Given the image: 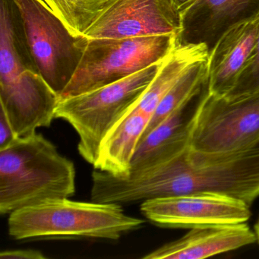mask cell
<instances>
[{
  "label": "cell",
  "mask_w": 259,
  "mask_h": 259,
  "mask_svg": "<svg viewBox=\"0 0 259 259\" xmlns=\"http://www.w3.org/2000/svg\"><path fill=\"white\" fill-rule=\"evenodd\" d=\"M98 193L104 203L122 205L192 193H213L251 206L259 196V142L240 151L201 153L188 148L161 164L128 175L103 172Z\"/></svg>",
  "instance_id": "6da1fadb"
},
{
  "label": "cell",
  "mask_w": 259,
  "mask_h": 259,
  "mask_svg": "<svg viewBox=\"0 0 259 259\" xmlns=\"http://www.w3.org/2000/svg\"><path fill=\"white\" fill-rule=\"evenodd\" d=\"M58 100L30 54L13 0H0V110L16 137L51 126Z\"/></svg>",
  "instance_id": "7a4b0ae2"
},
{
  "label": "cell",
  "mask_w": 259,
  "mask_h": 259,
  "mask_svg": "<svg viewBox=\"0 0 259 259\" xmlns=\"http://www.w3.org/2000/svg\"><path fill=\"white\" fill-rule=\"evenodd\" d=\"M75 177L73 162L43 135L16 138L0 149V213L71 198Z\"/></svg>",
  "instance_id": "3957f363"
},
{
  "label": "cell",
  "mask_w": 259,
  "mask_h": 259,
  "mask_svg": "<svg viewBox=\"0 0 259 259\" xmlns=\"http://www.w3.org/2000/svg\"><path fill=\"white\" fill-rule=\"evenodd\" d=\"M145 221L113 203L51 200L10 213L9 233L17 240L96 239L119 240Z\"/></svg>",
  "instance_id": "277c9868"
},
{
  "label": "cell",
  "mask_w": 259,
  "mask_h": 259,
  "mask_svg": "<svg viewBox=\"0 0 259 259\" xmlns=\"http://www.w3.org/2000/svg\"><path fill=\"white\" fill-rule=\"evenodd\" d=\"M162 63L100 89L58 100L55 118L69 122L75 130L78 152L88 163L95 164L103 139L137 102Z\"/></svg>",
  "instance_id": "5b68a950"
},
{
  "label": "cell",
  "mask_w": 259,
  "mask_h": 259,
  "mask_svg": "<svg viewBox=\"0 0 259 259\" xmlns=\"http://www.w3.org/2000/svg\"><path fill=\"white\" fill-rule=\"evenodd\" d=\"M176 47L175 35L89 39L79 65L59 100L124 79L162 63Z\"/></svg>",
  "instance_id": "8992f818"
},
{
  "label": "cell",
  "mask_w": 259,
  "mask_h": 259,
  "mask_svg": "<svg viewBox=\"0 0 259 259\" xmlns=\"http://www.w3.org/2000/svg\"><path fill=\"white\" fill-rule=\"evenodd\" d=\"M13 2L39 73L59 98L79 65L89 38L71 32L42 0Z\"/></svg>",
  "instance_id": "52a82bcc"
},
{
  "label": "cell",
  "mask_w": 259,
  "mask_h": 259,
  "mask_svg": "<svg viewBox=\"0 0 259 259\" xmlns=\"http://www.w3.org/2000/svg\"><path fill=\"white\" fill-rule=\"evenodd\" d=\"M259 142V91L234 98L209 94L192 130L189 148L201 153L233 152Z\"/></svg>",
  "instance_id": "ba28073f"
},
{
  "label": "cell",
  "mask_w": 259,
  "mask_h": 259,
  "mask_svg": "<svg viewBox=\"0 0 259 259\" xmlns=\"http://www.w3.org/2000/svg\"><path fill=\"white\" fill-rule=\"evenodd\" d=\"M140 210L153 224L170 228L243 224L251 214L244 201L213 193L153 198L142 202Z\"/></svg>",
  "instance_id": "9c48e42d"
},
{
  "label": "cell",
  "mask_w": 259,
  "mask_h": 259,
  "mask_svg": "<svg viewBox=\"0 0 259 259\" xmlns=\"http://www.w3.org/2000/svg\"><path fill=\"white\" fill-rule=\"evenodd\" d=\"M181 14L172 0H111L84 36L87 38H131L175 35Z\"/></svg>",
  "instance_id": "30bf717a"
},
{
  "label": "cell",
  "mask_w": 259,
  "mask_h": 259,
  "mask_svg": "<svg viewBox=\"0 0 259 259\" xmlns=\"http://www.w3.org/2000/svg\"><path fill=\"white\" fill-rule=\"evenodd\" d=\"M257 17L259 0H195L181 15L176 47L204 45L210 55L227 31Z\"/></svg>",
  "instance_id": "8fae6325"
},
{
  "label": "cell",
  "mask_w": 259,
  "mask_h": 259,
  "mask_svg": "<svg viewBox=\"0 0 259 259\" xmlns=\"http://www.w3.org/2000/svg\"><path fill=\"white\" fill-rule=\"evenodd\" d=\"M209 94L207 81L178 110L141 139L131 171L161 164L188 149L198 112Z\"/></svg>",
  "instance_id": "7c38bea8"
},
{
  "label": "cell",
  "mask_w": 259,
  "mask_h": 259,
  "mask_svg": "<svg viewBox=\"0 0 259 259\" xmlns=\"http://www.w3.org/2000/svg\"><path fill=\"white\" fill-rule=\"evenodd\" d=\"M255 233L245 223L190 229L184 236L144 256V259H201L251 245Z\"/></svg>",
  "instance_id": "4fadbf2b"
},
{
  "label": "cell",
  "mask_w": 259,
  "mask_h": 259,
  "mask_svg": "<svg viewBox=\"0 0 259 259\" xmlns=\"http://www.w3.org/2000/svg\"><path fill=\"white\" fill-rule=\"evenodd\" d=\"M259 34V17L227 31L208 57L210 94L224 97L232 90L254 51Z\"/></svg>",
  "instance_id": "5bb4252c"
},
{
  "label": "cell",
  "mask_w": 259,
  "mask_h": 259,
  "mask_svg": "<svg viewBox=\"0 0 259 259\" xmlns=\"http://www.w3.org/2000/svg\"><path fill=\"white\" fill-rule=\"evenodd\" d=\"M151 118L131 110L109 131L101 142L95 169L115 176L128 175L136 148Z\"/></svg>",
  "instance_id": "9a60e30c"
},
{
  "label": "cell",
  "mask_w": 259,
  "mask_h": 259,
  "mask_svg": "<svg viewBox=\"0 0 259 259\" xmlns=\"http://www.w3.org/2000/svg\"><path fill=\"white\" fill-rule=\"evenodd\" d=\"M207 81L208 57L192 65L169 89L151 116L142 139L178 110Z\"/></svg>",
  "instance_id": "2e32d148"
},
{
  "label": "cell",
  "mask_w": 259,
  "mask_h": 259,
  "mask_svg": "<svg viewBox=\"0 0 259 259\" xmlns=\"http://www.w3.org/2000/svg\"><path fill=\"white\" fill-rule=\"evenodd\" d=\"M76 36H84L111 0H42Z\"/></svg>",
  "instance_id": "e0dca14e"
},
{
  "label": "cell",
  "mask_w": 259,
  "mask_h": 259,
  "mask_svg": "<svg viewBox=\"0 0 259 259\" xmlns=\"http://www.w3.org/2000/svg\"><path fill=\"white\" fill-rule=\"evenodd\" d=\"M259 91V34L254 51L234 87L226 98H234Z\"/></svg>",
  "instance_id": "ac0fdd59"
},
{
  "label": "cell",
  "mask_w": 259,
  "mask_h": 259,
  "mask_svg": "<svg viewBox=\"0 0 259 259\" xmlns=\"http://www.w3.org/2000/svg\"><path fill=\"white\" fill-rule=\"evenodd\" d=\"M2 259H45L46 256L42 251L36 249L7 250L0 252Z\"/></svg>",
  "instance_id": "d6986e66"
},
{
  "label": "cell",
  "mask_w": 259,
  "mask_h": 259,
  "mask_svg": "<svg viewBox=\"0 0 259 259\" xmlns=\"http://www.w3.org/2000/svg\"><path fill=\"white\" fill-rule=\"evenodd\" d=\"M16 138L8 118L0 110V149L10 145Z\"/></svg>",
  "instance_id": "ffe728a7"
},
{
  "label": "cell",
  "mask_w": 259,
  "mask_h": 259,
  "mask_svg": "<svg viewBox=\"0 0 259 259\" xmlns=\"http://www.w3.org/2000/svg\"><path fill=\"white\" fill-rule=\"evenodd\" d=\"M195 0H172V4L180 14H183Z\"/></svg>",
  "instance_id": "44dd1931"
},
{
  "label": "cell",
  "mask_w": 259,
  "mask_h": 259,
  "mask_svg": "<svg viewBox=\"0 0 259 259\" xmlns=\"http://www.w3.org/2000/svg\"><path fill=\"white\" fill-rule=\"evenodd\" d=\"M254 233H255L256 237H257V242L259 243V218L254 225Z\"/></svg>",
  "instance_id": "7402d4cb"
}]
</instances>
